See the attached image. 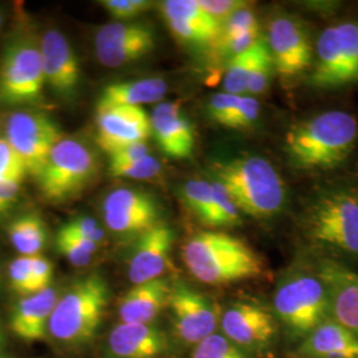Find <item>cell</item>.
I'll return each instance as SVG.
<instances>
[{
	"instance_id": "5b68a950",
	"label": "cell",
	"mask_w": 358,
	"mask_h": 358,
	"mask_svg": "<svg viewBox=\"0 0 358 358\" xmlns=\"http://www.w3.org/2000/svg\"><path fill=\"white\" fill-rule=\"evenodd\" d=\"M273 308L289 334L303 340L331 317L329 294L317 272L285 276L275 291Z\"/></svg>"
},
{
	"instance_id": "f6af8a7d",
	"label": "cell",
	"mask_w": 358,
	"mask_h": 358,
	"mask_svg": "<svg viewBox=\"0 0 358 358\" xmlns=\"http://www.w3.org/2000/svg\"><path fill=\"white\" fill-rule=\"evenodd\" d=\"M31 271L36 294L51 287L53 266L48 259L40 255L31 256Z\"/></svg>"
},
{
	"instance_id": "8992f818",
	"label": "cell",
	"mask_w": 358,
	"mask_h": 358,
	"mask_svg": "<svg viewBox=\"0 0 358 358\" xmlns=\"http://www.w3.org/2000/svg\"><path fill=\"white\" fill-rule=\"evenodd\" d=\"M307 83L316 90H337L358 84V22L325 28L316 43Z\"/></svg>"
},
{
	"instance_id": "4dcf8cb0",
	"label": "cell",
	"mask_w": 358,
	"mask_h": 358,
	"mask_svg": "<svg viewBox=\"0 0 358 358\" xmlns=\"http://www.w3.org/2000/svg\"><path fill=\"white\" fill-rule=\"evenodd\" d=\"M182 196L192 214L210 226L213 217V186L206 180H189L183 185Z\"/></svg>"
},
{
	"instance_id": "60d3db41",
	"label": "cell",
	"mask_w": 358,
	"mask_h": 358,
	"mask_svg": "<svg viewBox=\"0 0 358 358\" xmlns=\"http://www.w3.org/2000/svg\"><path fill=\"white\" fill-rule=\"evenodd\" d=\"M103 8L115 19H130L152 8L153 1L149 0H103Z\"/></svg>"
},
{
	"instance_id": "9c48e42d",
	"label": "cell",
	"mask_w": 358,
	"mask_h": 358,
	"mask_svg": "<svg viewBox=\"0 0 358 358\" xmlns=\"http://www.w3.org/2000/svg\"><path fill=\"white\" fill-rule=\"evenodd\" d=\"M167 307L173 332L180 344L194 348L217 332L222 312L192 285L182 280L170 282Z\"/></svg>"
},
{
	"instance_id": "5bb4252c",
	"label": "cell",
	"mask_w": 358,
	"mask_h": 358,
	"mask_svg": "<svg viewBox=\"0 0 358 358\" xmlns=\"http://www.w3.org/2000/svg\"><path fill=\"white\" fill-rule=\"evenodd\" d=\"M96 141L105 153L112 154L152 134L150 117L142 106L108 105L96 110Z\"/></svg>"
},
{
	"instance_id": "83f0119b",
	"label": "cell",
	"mask_w": 358,
	"mask_h": 358,
	"mask_svg": "<svg viewBox=\"0 0 358 358\" xmlns=\"http://www.w3.org/2000/svg\"><path fill=\"white\" fill-rule=\"evenodd\" d=\"M106 211H130V213H157L161 208L153 195L141 190L118 189L110 192L103 202V213Z\"/></svg>"
},
{
	"instance_id": "681fc988",
	"label": "cell",
	"mask_w": 358,
	"mask_h": 358,
	"mask_svg": "<svg viewBox=\"0 0 358 358\" xmlns=\"http://www.w3.org/2000/svg\"><path fill=\"white\" fill-rule=\"evenodd\" d=\"M0 358H11V357H8V356H6V355H3V353H0Z\"/></svg>"
},
{
	"instance_id": "f1b7e54d",
	"label": "cell",
	"mask_w": 358,
	"mask_h": 358,
	"mask_svg": "<svg viewBox=\"0 0 358 358\" xmlns=\"http://www.w3.org/2000/svg\"><path fill=\"white\" fill-rule=\"evenodd\" d=\"M159 215L157 213L106 211L103 217L108 229L115 234L140 236L159 222Z\"/></svg>"
},
{
	"instance_id": "e575fe53",
	"label": "cell",
	"mask_w": 358,
	"mask_h": 358,
	"mask_svg": "<svg viewBox=\"0 0 358 358\" xmlns=\"http://www.w3.org/2000/svg\"><path fill=\"white\" fill-rule=\"evenodd\" d=\"M192 358H251V355L215 332L192 348Z\"/></svg>"
},
{
	"instance_id": "30bf717a",
	"label": "cell",
	"mask_w": 358,
	"mask_h": 358,
	"mask_svg": "<svg viewBox=\"0 0 358 358\" xmlns=\"http://www.w3.org/2000/svg\"><path fill=\"white\" fill-rule=\"evenodd\" d=\"M275 72L284 81L309 73L313 64V44L308 27L289 13H280L269 22L267 36Z\"/></svg>"
},
{
	"instance_id": "4316f807",
	"label": "cell",
	"mask_w": 358,
	"mask_h": 358,
	"mask_svg": "<svg viewBox=\"0 0 358 358\" xmlns=\"http://www.w3.org/2000/svg\"><path fill=\"white\" fill-rule=\"evenodd\" d=\"M262 38L263 36H260V38L248 51L235 56L229 62L224 80H223V87H224L226 93L236 94V96H245L248 80H250L252 68L255 64L256 56L259 52Z\"/></svg>"
},
{
	"instance_id": "d4e9b609",
	"label": "cell",
	"mask_w": 358,
	"mask_h": 358,
	"mask_svg": "<svg viewBox=\"0 0 358 358\" xmlns=\"http://www.w3.org/2000/svg\"><path fill=\"white\" fill-rule=\"evenodd\" d=\"M155 48V35L121 44L96 45V55L101 64L109 68L134 63L148 56Z\"/></svg>"
},
{
	"instance_id": "d6986e66",
	"label": "cell",
	"mask_w": 358,
	"mask_h": 358,
	"mask_svg": "<svg viewBox=\"0 0 358 358\" xmlns=\"http://www.w3.org/2000/svg\"><path fill=\"white\" fill-rule=\"evenodd\" d=\"M152 133L167 157L185 159L195 148V129L179 103H159L150 117Z\"/></svg>"
},
{
	"instance_id": "f35d334b",
	"label": "cell",
	"mask_w": 358,
	"mask_h": 358,
	"mask_svg": "<svg viewBox=\"0 0 358 358\" xmlns=\"http://www.w3.org/2000/svg\"><path fill=\"white\" fill-rule=\"evenodd\" d=\"M10 282L16 294L24 296L36 294L31 271V256H19L10 264Z\"/></svg>"
},
{
	"instance_id": "b9f144b4",
	"label": "cell",
	"mask_w": 358,
	"mask_h": 358,
	"mask_svg": "<svg viewBox=\"0 0 358 358\" xmlns=\"http://www.w3.org/2000/svg\"><path fill=\"white\" fill-rule=\"evenodd\" d=\"M65 231L75 234L77 236H81L84 239H88L93 243L99 244L103 242V230L99 226V223L90 217H78L69 220L62 227Z\"/></svg>"
},
{
	"instance_id": "d6a6232c",
	"label": "cell",
	"mask_w": 358,
	"mask_h": 358,
	"mask_svg": "<svg viewBox=\"0 0 358 358\" xmlns=\"http://www.w3.org/2000/svg\"><path fill=\"white\" fill-rule=\"evenodd\" d=\"M213 186V217L210 227H232L242 222L241 211L232 201L230 194L217 182H211Z\"/></svg>"
},
{
	"instance_id": "52a82bcc",
	"label": "cell",
	"mask_w": 358,
	"mask_h": 358,
	"mask_svg": "<svg viewBox=\"0 0 358 358\" xmlns=\"http://www.w3.org/2000/svg\"><path fill=\"white\" fill-rule=\"evenodd\" d=\"M307 231L316 243L358 255V192L346 187L322 192L309 206Z\"/></svg>"
},
{
	"instance_id": "8fae6325",
	"label": "cell",
	"mask_w": 358,
	"mask_h": 358,
	"mask_svg": "<svg viewBox=\"0 0 358 358\" xmlns=\"http://www.w3.org/2000/svg\"><path fill=\"white\" fill-rule=\"evenodd\" d=\"M44 84L40 48L27 38L15 40L3 56L1 100L8 103H34L41 96Z\"/></svg>"
},
{
	"instance_id": "7bdbcfd3",
	"label": "cell",
	"mask_w": 358,
	"mask_h": 358,
	"mask_svg": "<svg viewBox=\"0 0 358 358\" xmlns=\"http://www.w3.org/2000/svg\"><path fill=\"white\" fill-rule=\"evenodd\" d=\"M259 113H260V105L257 103L255 97H252V96H243L236 113L234 115V118L231 120L229 128H251L257 121Z\"/></svg>"
},
{
	"instance_id": "7c38bea8",
	"label": "cell",
	"mask_w": 358,
	"mask_h": 358,
	"mask_svg": "<svg viewBox=\"0 0 358 358\" xmlns=\"http://www.w3.org/2000/svg\"><path fill=\"white\" fill-rule=\"evenodd\" d=\"M6 140L22 158L27 174L38 178L53 148L63 140V133L47 115L17 112L8 118Z\"/></svg>"
},
{
	"instance_id": "ac0fdd59",
	"label": "cell",
	"mask_w": 358,
	"mask_h": 358,
	"mask_svg": "<svg viewBox=\"0 0 358 358\" xmlns=\"http://www.w3.org/2000/svg\"><path fill=\"white\" fill-rule=\"evenodd\" d=\"M317 275L327 285L331 319L358 337V275L329 259L321 260Z\"/></svg>"
},
{
	"instance_id": "603a6c76",
	"label": "cell",
	"mask_w": 358,
	"mask_h": 358,
	"mask_svg": "<svg viewBox=\"0 0 358 358\" xmlns=\"http://www.w3.org/2000/svg\"><path fill=\"white\" fill-rule=\"evenodd\" d=\"M166 92V81L159 77H149L129 83H115L103 90L97 106H141L143 103H158L165 97Z\"/></svg>"
},
{
	"instance_id": "7402d4cb",
	"label": "cell",
	"mask_w": 358,
	"mask_h": 358,
	"mask_svg": "<svg viewBox=\"0 0 358 358\" xmlns=\"http://www.w3.org/2000/svg\"><path fill=\"white\" fill-rule=\"evenodd\" d=\"M300 353L310 358H358V337L329 317L303 340Z\"/></svg>"
},
{
	"instance_id": "1f68e13d",
	"label": "cell",
	"mask_w": 358,
	"mask_h": 358,
	"mask_svg": "<svg viewBox=\"0 0 358 358\" xmlns=\"http://www.w3.org/2000/svg\"><path fill=\"white\" fill-rule=\"evenodd\" d=\"M154 36L153 29L142 23H110L96 34V45L121 44Z\"/></svg>"
},
{
	"instance_id": "277c9868",
	"label": "cell",
	"mask_w": 358,
	"mask_h": 358,
	"mask_svg": "<svg viewBox=\"0 0 358 358\" xmlns=\"http://www.w3.org/2000/svg\"><path fill=\"white\" fill-rule=\"evenodd\" d=\"M108 304L109 287L101 275L80 278L59 296L48 324V336L69 350L90 345L101 328Z\"/></svg>"
},
{
	"instance_id": "ee69618b",
	"label": "cell",
	"mask_w": 358,
	"mask_h": 358,
	"mask_svg": "<svg viewBox=\"0 0 358 358\" xmlns=\"http://www.w3.org/2000/svg\"><path fill=\"white\" fill-rule=\"evenodd\" d=\"M199 6L222 24L230 15L248 6L247 1L242 0H198Z\"/></svg>"
},
{
	"instance_id": "9a60e30c",
	"label": "cell",
	"mask_w": 358,
	"mask_h": 358,
	"mask_svg": "<svg viewBox=\"0 0 358 358\" xmlns=\"http://www.w3.org/2000/svg\"><path fill=\"white\" fill-rule=\"evenodd\" d=\"M174 239V230L164 220L138 236L129 259L128 275L133 285L162 278L170 263Z\"/></svg>"
},
{
	"instance_id": "d590c367",
	"label": "cell",
	"mask_w": 358,
	"mask_h": 358,
	"mask_svg": "<svg viewBox=\"0 0 358 358\" xmlns=\"http://www.w3.org/2000/svg\"><path fill=\"white\" fill-rule=\"evenodd\" d=\"M109 173L115 178L153 179L161 173V164L153 155H146L141 159L131 161L128 164H109Z\"/></svg>"
},
{
	"instance_id": "ab89813d",
	"label": "cell",
	"mask_w": 358,
	"mask_h": 358,
	"mask_svg": "<svg viewBox=\"0 0 358 358\" xmlns=\"http://www.w3.org/2000/svg\"><path fill=\"white\" fill-rule=\"evenodd\" d=\"M252 29H259V23H257L255 13L248 6H245L243 8L230 15L220 24L219 36L239 35V34H243L247 31H252Z\"/></svg>"
},
{
	"instance_id": "8d00e7d4",
	"label": "cell",
	"mask_w": 358,
	"mask_h": 358,
	"mask_svg": "<svg viewBox=\"0 0 358 358\" xmlns=\"http://www.w3.org/2000/svg\"><path fill=\"white\" fill-rule=\"evenodd\" d=\"M27 176L22 158L6 138H0V180L20 183Z\"/></svg>"
},
{
	"instance_id": "836d02e7",
	"label": "cell",
	"mask_w": 358,
	"mask_h": 358,
	"mask_svg": "<svg viewBox=\"0 0 358 358\" xmlns=\"http://www.w3.org/2000/svg\"><path fill=\"white\" fill-rule=\"evenodd\" d=\"M275 73L276 72H275L273 62H272L266 38L263 36L260 40V47H259V52L256 56L255 64H254L251 76L248 80L247 93L252 97L266 93L268 90L269 84H271L272 77Z\"/></svg>"
},
{
	"instance_id": "4fadbf2b",
	"label": "cell",
	"mask_w": 358,
	"mask_h": 358,
	"mask_svg": "<svg viewBox=\"0 0 358 358\" xmlns=\"http://www.w3.org/2000/svg\"><path fill=\"white\" fill-rule=\"evenodd\" d=\"M222 334L247 353H257L272 345L278 324L266 308L254 303H232L220 313Z\"/></svg>"
},
{
	"instance_id": "bcb514c9",
	"label": "cell",
	"mask_w": 358,
	"mask_h": 358,
	"mask_svg": "<svg viewBox=\"0 0 358 358\" xmlns=\"http://www.w3.org/2000/svg\"><path fill=\"white\" fill-rule=\"evenodd\" d=\"M146 155H150V150L146 142H138L125 146L115 153L109 154V164L118 165V164H128L131 161L141 159Z\"/></svg>"
},
{
	"instance_id": "3957f363",
	"label": "cell",
	"mask_w": 358,
	"mask_h": 358,
	"mask_svg": "<svg viewBox=\"0 0 358 358\" xmlns=\"http://www.w3.org/2000/svg\"><path fill=\"white\" fill-rule=\"evenodd\" d=\"M213 174L241 213L256 219L278 215L285 205L287 190L279 171L269 161L243 155L213 165Z\"/></svg>"
},
{
	"instance_id": "484cf974",
	"label": "cell",
	"mask_w": 358,
	"mask_h": 358,
	"mask_svg": "<svg viewBox=\"0 0 358 358\" xmlns=\"http://www.w3.org/2000/svg\"><path fill=\"white\" fill-rule=\"evenodd\" d=\"M161 10L166 20H180L201 27L215 38L219 36L220 24L199 6L198 0H166Z\"/></svg>"
},
{
	"instance_id": "f546056e",
	"label": "cell",
	"mask_w": 358,
	"mask_h": 358,
	"mask_svg": "<svg viewBox=\"0 0 358 358\" xmlns=\"http://www.w3.org/2000/svg\"><path fill=\"white\" fill-rule=\"evenodd\" d=\"M55 244L56 250L75 267L88 266L99 248V244L71 234L64 229H60L57 232Z\"/></svg>"
},
{
	"instance_id": "c3c4849f",
	"label": "cell",
	"mask_w": 358,
	"mask_h": 358,
	"mask_svg": "<svg viewBox=\"0 0 358 358\" xmlns=\"http://www.w3.org/2000/svg\"><path fill=\"white\" fill-rule=\"evenodd\" d=\"M4 343H6V336H4L3 328H1V325H0V348L4 345Z\"/></svg>"
},
{
	"instance_id": "f907efd6",
	"label": "cell",
	"mask_w": 358,
	"mask_h": 358,
	"mask_svg": "<svg viewBox=\"0 0 358 358\" xmlns=\"http://www.w3.org/2000/svg\"><path fill=\"white\" fill-rule=\"evenodd\" d=\"M0 26H1V15H0Z\"/></svg>"
},
{
	"instance_id": "7a4b0ae2",
	"label": "cell",
	"mask_w": 358,
	"mask_h": 358,
	"mask_svg": "<svg viewBox=\"0 0 358 358\" xmlns=\"http://www.w3.org/2000/svg\"><path fill=\"white\" fill-rule=\"evenodd\" d=\"M182 259L192 276L208 285H226L256 279L264 262L242 239L220 231H202L182 247Z\"/></svg>"
},
{
	"instance_id": "e0dca14e",
	"label": "cell",
	"mask_w": 358,
	"mask_h": 358,
	"mask_svg": "<svg viewBox=\"0 0 358 358\" xmlns=\"http://www.w3.org/2000/svg\"><path fill=\"white\" fill-rule=\"evenodd\" d=\"M170 349L167 333L157 324H124L113 328L105 343V358H158Z\"/></svg>"
},
{
	"instance_id": "44dd1931",
	"label": "cell",
	"mask_w": 358,
	"mask_h": 358,
	"mask_svg": "<svg viewBox=\"0 0 358 358\" xmlns=\"http://www.w3.org/2000/svg\"><path fill=\"white\" fill-rule=\"evenodd\" d=\"M170 282L165 278L134 284L122 296L118 319L124 324H153L167 307Z\"/></svg>"
},
{
	"instance_id": "cb8c5ba5",
	"label": "cell",
	"mask_w": 358,
	"mask_h": 358,
	"mask_svg": "<svg viewBox=\"0 0 358 358\" xmlns=\"http://www.w3.org/2000/svg\"><path fill=\"white\" fill-rule=\"evenodd\" d=\"M8 236L20 256H36L47 241V226L38 215L27 214L10 224Z\"/></svg>"
},
{
	"instance_id": "74e56055",
	"label": "cell",
	"mask_w": 358,
	"mask_h": 358,
	"mask_svg": "<svg viewBox=\"0 0 358 358\" xmlns=\"http://www.w3.org/2000/svg\"><path fill=\"white\" fill-rule=\"evenodd\" d=\"M243 96H236L230 93H217L214 94L208 101V115L213 121L219 125L229 128L231 120L236 113L239 103Z\"/></svg>"
},
{
	"instance_id": "7dc6e473",
	"label": "cell",
	"mask_w": 358,
	"mask_h": 358,
	"mask_svg": "<svg viewBox=\"0 0 358 358\" xmlns=\"http://www.w3.org/2000/svg\"><path fill=\"white\" fill-rule=\"evenodd\" d=\"M20 183L0 180V214L6 213L16 202Z\"/></svg>"
},
{
	"instance_id": "816d5d0a",
	"label": "cell",
	"mask_w": 358,
	"mask_h": 358,
	"mask_svg": "<svg viewBox=\"0 0 358 358\" xmlns=\"http://www.w3.org/2000/svg\"><path fill=\"white\" fill-rule=\"evenodd\" d=\"M0 280H1V271H0Z\"/></svg>"
},
{
	"instance_id": "ba28073f",
	"label": "cell",
	"mask_w": 358,
	"mask_h": 358,
	"mask_svg": "<svg viewBox=\"0 0 358 358\" xmlns=\"http://www.w3.org/2000/svg\"><path fill=\"white\" fill-rule=\"evenodd\" d=\"M97 171L96 155L83 142L63 138L50 154L38 176L45 199L65 202L83 192Z\"/></svg>"
},
{
	"instance_id": "ffe728a7",
	"label": "cell",
	"mask_w": 358,
	"mask_h": 358,
	"mask_svg": "<svg viewBox=\"0 0 358 358\" xmlns=\"http://www.w3.org/2000/svg\"><path fill=\"white\" fill-rule=\"evenodd\" d=\"M52 287L22 297L13 307L10 317V328L13 334L24 343L41 341L48 336V324L52 312L59 300Z\"/></svg>"
},
{
	"instance_id": "2e32d148",
	"label": "cell",
	"mask_w": 358,
	"mask_h": 358,
	"mask_svg": "<svg viewBox=\"0 0 358 358\" xmlns=\"http://www.w3.org/2000/svg\"><path fill=\"white\" fill-rule=\"evenodd\" d=\"M45 84L62 97H72L78 87L81 69L72 45L60 31H47L40 44Z\"/></svg>"
},
{
	"instance_id": "f5cc1de1",
	"label": "cell",
	"mask_w": 358,
	"mask_h": 358,
	"mask_svg": "<svg viewBox=\"0 0 358 358\" xmlns=\"http://www.w3.org/2000/svg\"><path fill=\"white\" fill-rule=\"evenodd\" d=\"M0 325H1V324H0Z\"/></svg>"
},
{
	"instance_id": "6da1fadb",
	"label": "cell",
	"mask_w": 358,
	"mask_h": 358,
	"mask_svg": "<svg viewBox=\"0 0 358 358\" xmlns=\"http://www.w3.org/2000/svg\"><path fill=\"white\" fill-rule=\"evenodd\" d=\"M357 140V118L343 110H329L288 129L284 152L296 170L325 171L341 166L353 153Z\"/></svg>"
}]
</instances>
